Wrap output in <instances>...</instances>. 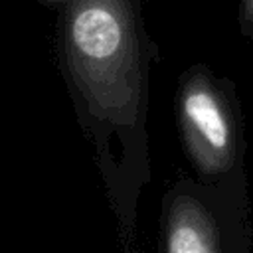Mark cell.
Wrapping results in <instances>:
<instances>
[{"label":"cell","mask_w":253,"mask_h":253,"mask_svg":"<svg viewBox=\"0 0 253 253\" xmlns=\"http://www.w3.org/2000/svg\"><path fill=\"white\" fill-rule=\"evenodd\" d=\"M237 24L245 38H253V0H237Z\"/></svg>","instance_id":"4"},{"label":"cell","mask_w":253,"mask_h":253,"mask_svg":"<svg viewBox=\"0 0 253 253\" xmlns=\"http://www.w3.org/2000/svg\"><path fill=\"white\" fill-rule=\"evenodd\" d=\"M182 119L192 150L208 172L225 170L235 152L227 103L206 71H194L182 89Z\"/></svg>","instance_id":"2"},{"label":"cell","mask_w":253,"mask_h":253,"mask_svg":"<svg viewBox=\"0 0 253 253\" xmlns=\"http://www.w3.org/2000/svg\"><path fill=\"white\" fill-rule=\"evenodd\" d=\"M63 16L77 81L99 101H134L142 61L136 0H67Z\"/></svg>","instance_id":"1"},{"label":"cell","mask_w":253,"mask_h":253,"mask_svg":"<svg viewBox=\"0 0 253 253\" xmlns=\"http://www.w3.org/2000/svg\"><path fill=\"white\" fill-rule=\"evenodd\" d=\"M168 253H217L211 221L196 204H184L174 213Z\"/></svg>","instance_id":"3"}]
</instances>
